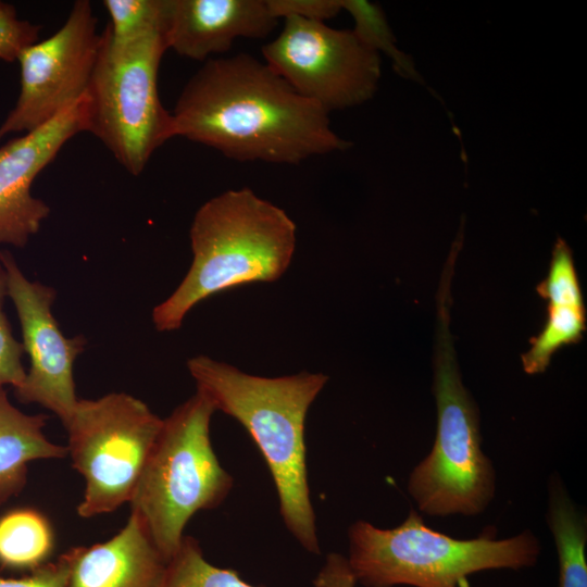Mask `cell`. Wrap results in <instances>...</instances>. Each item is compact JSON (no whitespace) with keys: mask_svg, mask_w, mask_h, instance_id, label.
Segmentation results:
<instances>
[{"mask_svg":"<svg viewBox=\"0 0 587 587\" xmlns=\"http://www.w3.org/2000/svg\"><path fill=\"white\" fill-rule=\"evenodd\" d=\"M8 297L7 275L0 262V387L22 385L26 370L22 358L25 353L23 344L14 338L4 311V299Z\"/></svg>","mask_w":587,"mask_h":587,"instance_id":"7402d4cb","label":"cell"},{"mask_svg":"<svg viewBox=\"0 0 587 587\" xmlns=\"http://www.w3.org/2000/svg\"><path fill=\"white\" fill-rule=\"evenodd\" d=\"M167 50L164 27L111 42L107 29L88 88L89 129L132 175L173 138L172 113L161 103L158 72Z\"/></svg>","mask_w":587,"mask_h":587,"instance_id":"52a82bcc","label":"cell"},{"mask_svg":"<svg viewBox=\"0 0 587 587\" xmlns=\"http://www.w3.org/2000/svg\"><path fill=\"white\" fill-rule=\"evenodd\" d=\"M111 42L122 43L163 27V0H104Z\"/></svg>","mask_w":587,"mask_h":587,"instance_id":"44dd1931","label":"cell"},{"mask_svg":"<svg viewBox=\"0 0 587 587\" xmlns=\"http://www.w3.org/2000/svg\"><path fill=\"white\" fill-rule=\"evenodd\" d=\"M215 411L197 389L163 419L129 502L166 561L177 551L192 515L222 504L233 488L234 479L211 442Z\"/></svg>","mask_w":587,"mask_h":587,"instance_id":"8992f818","label":"cell"},{"mask_svg":"<svg viewBox=\"0 0 587 587\" xmlns=\"http://www.w3.org/2000/svg\"><path fill=\"white\" fill-rule=\"evenodd\" d=\"M348 539L347 560L365 587H466L467 577L482 571L534 566L541 551L528 529L504 539L487 533L457 539L430 528L412 509L394 528L355 521Z\"/></svg>","mask_w":587,"mask_h":587,"instance_id":"5b68a950","label":"cell"},{"mask_svg":"<svg viewBox=\"0 0 587 587\" xmlns=\"http://www.w3.org/2000/svg\"><path fill=\"white\" fill-rule=\"evenodd\" d=\"M100 46L90 1L76 0L52 36L18 55L20 93L0 124V142L47 124L80 100L88 92Z\"/></svg>","mask_w":587,"mask_h":587,"instance_id":"30bf717a","label":"cell"},{"mask_svg":"<svg viewBox=\"0 0 587 587\" xmlns=\"http://www.w3.org/2000/svg\"><path fill=\"white\" fill-rule=\"evenodd\" d=\"M162 423L143 401L126 392L78 399L64 427L67 454L86 484L79 516L110 513L130 502Z\"/></svg>","mask_w":587,"mask_h":587,"instance_id":"ba28073f","label":"cell"},{"mask_svg":"<svg viewBox=\"0 0 587 587\" xmlns=\"http://www.w3.org/2000/svg\"><path fill=\"white\" fill-rule=\"evenodd\" d=\"M314 587H355L357 579L346 557L327 554L323 567L313 580Z\"/></svg>","mask_w":587,"mask_h":587,"instance_id":"484cf974","label":"cell"},{"mask_svg":"<svg viewBox=\"0 0 587 587\" xmlns=\"http://www.w3.org/2000/svg\"><path fill=\"white\" fill-rule=\"evenodd\" d=\"M163 587H262L243 580L237 571L205 560L197 539L185 536L167 561Z\"/></svg>","mask_w":587,"mask_h":587,"instance_id":"d6986e66","label":"cell"},{"mask_svg":"<svg viewBox=\"0 0 587 587\" xmlns=\"http://www.w3.org/2000/svg\"><path fill=\"white\" fill-rule=\"evenodd\" d=\"M278 22L267 0H163L167 49L196 61L228 51L238 38H266Z\"/></svg>","mask_w":587,"mask_h":587,"instance_id":"4fadbf2b","label":"cell"},{"mask_svg":"<svg viewBox=\"0 0 587 587\" xmlns=\"http://www.w3.org/2000/svg\"><path fill=\"white\" fill-rule=\"evenodd\" d=\"M262 48L264 62L300 96L327 113L372 99L380 78L379 53L353 30L298 16L284 18Z\"/></svg>","mask_w":587,"mask_h":587,"instance_id":"9c48e42d","label":"cell"},{"mask_svg":"<svg viewBox=\"0 0 587 587\" xmlns=\"http://www.w3.org/2000/svg\"><path fill=\"white\" fill-rule=\"evenodd\" d=\"M267 2L278 20L298 16L324 22L342 10L340 0H267Z\"/></svg>","mask_w":587,"mask_h":587,"instance_id":"cb8c5ba5","label":"cell"},{"mask_svg":"<svg viewBox=\"0 0 587 587\" xmlns=\"http://www.w3.org/2000/svg\"><path fill=\"white\" fill-rule=\"evenodd\" d=\"M547 524L558 554V587H587L586 513L574 503L558 473L549 478Z\"/></svg>","mask_w":587,"mask_h":587,"instance_id":"2e32d148","label":"cell"},{"mask_svg":"<svg viewBox=\"0 0 587 587\" xmlns=\"http://www.w3.org/2000/svg\"><path fill=\"white\" fill-rule=\"evenodd\" d=\"M187 369L197 389L210 398L216 411L242 425L262 453L287 529L307 551L321 553L308 482L304 426L328 376L307 371L258 376L204 354L190 358Z\"/></svg>","mask_w":587,"mask_h":587,"instance_id":"7a4b0ae2","label":"cell"},{"mask_svg":"<svg viewBox=\"0 0 587 587\" xmlns=\"http://www.w3.org/2000/svg\"><path fill=\"white\" fill-rule=\"evenodd\" d=\"M47 419L46 414H26L15 408L0 387V505L25 487L29 462L67 455L66 447L45 435Z\"/></svg>","mask_w":587,"mask_h":587,"instance_id":"9a60e30c","label":"cell"},{"mask_svg":"<svg viewBox=\"0 0 587 587\" xmlns=\"http://www.w3.org/2000/svg\"><path fill=\"white\" fill-rule=\"evenodd\" d=\"M55 545L47 516L34 508H15L0 515V569L33 572L48 562Z\"/></svg>","mask_w":587,"mask_h":587,"instance_id":"e0dca14e","label":"cell"},{"mask_svg":"<svg viewBox=\"0 0 587 587\" xmlns=\"http://www.w3.org/2000/svg\"><path fill=\"white\" fill-rule=\"evenodd\" d=\"M189 238L188 272L152 310L159 332L180 328L190 310L214 295L279 279L295 254L297 226L282 208L245 187L205 201L193 216Z\"/></svg>","mask_w":587,"mask_h":587,"instance_id":"3957f363","label":"cell"},{"mask_svg":"<svg viewBox=\"0 0 587 587\" xmlns=\"http://www.w3.org/2000/svg\"><path fill=\"white\" fill-rule=\"evenodd\" d=\"M68 565L66 587H163L167 561L139 516L132 512L112 538L62 554Z\"/></svg>","mask_w":587,"mask_h":587,"instance_id":"5bb4252c","label":"cell"},{"mask_svg":"<svg viewBox=\"0 0 587 587\" xmlns=\"http://www.w3.org/2000/svg\"><path fill=\"white\" fill-rule=\"evenodd\" d=\"M89 129V98L47 124L0 146V245L24 248L50 215V207L32 193L37 175L66 142Z\"/></svg>","mask_w":587,"mask_h":587,"instance_id":"7c38bea8","label":"cell"},{"mask_svg":"<svg viewBox=\"0 0 587 587\" xmlns=\"http://www.w3.org/2000/svg\"><path fill=\"white\" fill-rule=\"evenodd\" d=\"M541 298L547 304L545 324L521 357L523 370L529 375L544 373L553 354L565 346L579 342L586 329L582 291L549 292Z\"/></svg>","mask_w":587,"mask_h":587,"instance_id":"ac0fdd59","label":"cell"},{"mask_svg":"<svg viewBox=\"0 0 587 587\" xmlns=\"http://www.w3.org/2000/svg\"><path fill=\"white\" fill-rule=\"evenodd\" d=\"M68 565L61 554L54 562H47L27 575L13 578L0 576V587H66Z\"/></svg>","mask_w":587,"mask_h":587,"instance_id":"d4e9b609","label":"cell"},{"mask_svg":"<svg viewBox=\"0 0 587 587\" xmlns=\"http://www.w3.org/2000/svg\"><path fill=\"white\" fill-rule=\"evenodd\" d=\"M41 26L21 20L14 5L0 1V61H17L21 52L39 39Z\"/></svg>","mask_w":587,"mask_h":587,"instance_id":"603a6c76","label":"cell"},{"mask_svg":"<svg viewBox=\"0 0 587 587\" xmlns=\"http://www.w3.org/2000/svg\"><path fill=\"white\" fill-rule=\"evenodd\" d=\"M0 262L30 362L24 382L14 389L15 397L22 403H37L50 410L65 426L78 402L74 363L84 351L86 339L82 335L67 338L62 333L51 310L57 297L52 287L29 280L9 250H0Z\"/></svg>","mask_w":587,"mask_h":587,"instance_id":"8fae6325","label":"cell"},{"mask_svg":"<svg viewBox=\"0 0 587 587\" xmlns=\"http://www.w3.org/2000/svg\"><path fill=\"white\" fill-rule=\"evenodd\" d=\"M341 9L354 20V34L376 52L383 51L392 60L396 72L405 78L422 80L412 59L398 49L396 38L379 5L366 0H340Z\"/></svg>","mask_w":587,"mask_h":587,"instance_id":"ffe728a7","label":"cell"},{"mask_svg":"<svg viewBox=\"0 0 587 587\" xmlns=\"http://www.w3.org/2000/svg\"><path fill=\"white\" fill-rule=\"evenodd\" d=\"M453 268L445 265L437 291L433 379L436 436L407 484L419 512L439 517L483 513L496 495L497 484L495 466L482 448L479 410L463 384L449 330Z\"/></svg>","mask_w":587,"mask_h":587,"instance_id":"277c9868","label":"cell"},{"mask_svg":"<svg viewBox=\"0 0 587 587\" xmlns=\"http://www.w3.org/2000/svg\"><path fill=\"white\" fill-rule=\"evenodd\" d=\"M171 113L173 137L239 162L294 165L351 146L333 130L325 110L246 53L207 60Z\"/></svg>","mask_w":587,"mask_h":587,"instance_id":"6da1fadb","label":"cell"}]
</instances>
